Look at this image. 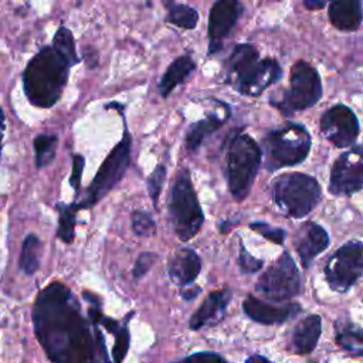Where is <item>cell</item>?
<instances>
[{
  "mask_svg": "<svg viewBox=\"0 0 363 363\" xmlns=\"http://www.w3.org/2000/svg\"><path fill=\"white\" fill-rule=\"evenodd\" d=\"M155 223L147 213L140 210L132 213V230L135 231V234L142 237L152 235L155 233Z\"/></svg>",
  "mask_w": 363,
  "mask_h": 363,
  "instance_id": "29",
  "label": "cell"
},
{
  "mask_svg": "<svg viewBox=\"0 0 363 363\" xmlns=\"http://www.w3.org/2000/svg\"><path fill=\"white\" fill-rule=\"evenodd\" d=\"M164 176H166V167L163 164H157L147 179V191L155 206L157 204V199L164 182Z\"/></svg>",
  "mask_w": 363,
  "mask_h": 363,
  "instance_id": "30",
  "label": "cell"
},
{
  "mask_svg": "<svg viewBox=\"0 0 363 363\" xmlns=\"http://www.w3.org/2000/svg\"><path fill=\"white\" fill-rule=\"evenodd\" d=\"M227 118H228V115L221 116L218 113H213V115H210V116H207L201 121L194 122L186 133V149L189 152H196L201 146L203 140L207 136H210L218 128L223 126V123L225 122Z\"/></svg>",
  "mask_w": 363,
  "mask_h": 363,
  "instance_id": "22",
  "label": "cell"
},
{
  "mask_svg": "<svg viewBox=\"0 0 363 363\" xmlns=\"http://www.w3.org/2000/svg\"><path fill=\"white\" fill-rule=\"evenodd\" d=\"M224 68L227 82L247 96L261 95L282 77L279 62L274 58H261L254 44H237Z\"/></svg>",
  "mask_w": 363,
  "mask_h": 363,
  "instance_id": "3",
  "label": "cell"
},
{
  "mask_svg": "<svg viewBox=\"0 0 363 363\" xmlns=\"http://www.w3.org/2000/svg\"><path fill=\"white\" fill-rule=\"evenodd\" d=\"M336 342L352 356H363V329L350 322L336 323Z\"/></svg>",
  "mask_w": 363,
  "mask_h": 363,
  "instance_id": "23",
  "label": "cell"
},
{
  "mask_svg": "<svg viewBox=\"0 0 363 363\" xmlns=\"http://www.w3.org/2000/svg\"><path fill=\"white\" fill-rule=\"evenodd\" d=\"M245 363H271L267 357L264 356H259V354H254V356H250Z\"/></svg>",
  "mask_w": 363,
  "mask_h": 363,
  "instance_id": "38",
  "label": "cell"
},
{
  "mask_svg": "<svg viewBox=\"0 0 363 363\" xmlns=\"http://www.w3.org/2000/svg\"><path fill=\"white\" fill-rule=\"evenodd\" d=\"M325 275L333 291H347L363 277V242L350 241L336 250L326 264Z\"/></svg>",
  "mask_w": 363,
  "mask_h": 363,
  "instance_id": "11",
  "label": "cell"
},
{
  "mask_svg": "<svg viewBox=\"0 0 363 363\" xmlns=\"http://www.w3.org/2000/svg\"><path fill=\"white\" fill-rule=\"evenodd\" d=\"M242 13L240 0H216L208 14V48L207 54H217L228 37L231 28L238 21Z\"/></svg>",
  "mask_w": 363,
  "mask_h": 363,
  "instance_id": "14",
  "label": "cell"
},
{
  "mask_svg": "<svg viewBox=\"0 0 363 363\" xmlns=\"http://www.w3.org/2000/svg\"><path fill=\"white\" fill-rule=\"evenodd\" d=\"M58 228H57V237L71 244L74 240V227H75V204H64L58 203Z\"/></svg>",
  "mask_w": 363,
  "mask_h": 363,
  "instance_id": "26",
  "label": "cell"
},
{
  "mask_svg": "<svg viewBox=\"0 0 363 363\" xmlns=\"http://www.w3.org/2000/svg\"><path fill=\"white\" fill-rule=\"evenodd\" d=\"M132 139L129 132L125 129L121 142L111 150L99 170L96 172L92 183L85 191L84 199L75 204V208H88L96 204L123 176L130 160Z\"/></svg>",
  "mask_w": 363,
  "mask_h": 363,
  "instance_id": "9",
  "label": "cell"
},
{
  "mask_svg": "<svg viewBox=\"0 0 363 363\" xmlns=\"http://www.w3.org/2000/svg\"><path fill=\"white\" fill-rule=\"evenodd\" d=\"M261 149L245 133L235 135L227 150V182L237 200L247 197L261 163Z\"/></svg>",
  "mask_w": 363,
  "mask_h": 363,
  "instance_id": "7",
  "label": "cell"
},
{
  "mask_svg": "<svg viewBox=\"0 0 363 363\" xmlns=\"http://www.w3.org/2000/svg\"><path fill=\"white\" fill-rule=\"evenodd\" d=\"M57 143L58 138L55 135H38L34 139L37 167H44L54 159Z\"/></svg>",
  "mask_w": 363,
  "mask_h": 363,
  "instance_id": "27",
  "label": "cell"
},
{
  "mask_svg": "<svg viewBox=\"0 0 363 363\" xmlns=\"http://www.w3.org/2000/svg\"><path fill=\"white\" fill-rule=\"evenodd\" d=\"M252 230H255L257 233H259L261 235H264L267 240L275 242V244H282L285 240V231L281 228H275L271 227L267 223H254L250 225Z\"/></svg>",
  "mask_w": 363,
  "mask_h": 363,
  "instance_id": "32",
  "label": "cell"
},
{
  "mask_svg": "<svg viewBox=\"0 0 363 363\" xmlns=\"http://www.w3.org/2000/svg\"><path fill=\"white\" fill-rule=\"evenodd\" d=\"M156 261V255L152 252H143L138 257L135 267H133V277L135 278H142L149 268L153 265V262Z\"/></svg>",
  "mask_w": 363,
  "mask_h": 363,
  "instance_id": "34",
  "label": "cell"
},
{
  "mask_svg": "<svg viewBox=\"0 0 363 363\" xmlns=\"http://www.w3.org/2000/svg\"><path fill=\"white\" fill-rule=\"evenodd\" d=\"M40 254H41V241L34 234H28L23 241L21 255H20V268L27 275H33L38 269Z\"/></svg>",
  "mask_w": 363,
  "mask_h": 363,
  "instance_id": "25",
  "label": "cell"
},
{
  "mask_svg": "<svg viewBox=\"0 0 363 363\" xmlns=\"http://www.w3.org/2000/svg\"><path fill=\"white\" fill-rule=\"evenodd\" d=\"M163 4H166L167 7L166 20L170 24L184 30H193L197 26L199 13L193 7L187 4L174 3L173 0H163Z\"/></svg>",
  "mask_w": 363,
  "mask_h": 363,
  "instance_id": "24",
  "label": "cell"
},
{
  "mask_svg": "<svg viewBox=\"0 0 363 363\" xmlns=\"http://www.w3.org/2000/svg\"><path fill=\"white\" fill-rule=\"evenodd\" d=\"M255 289L269 301L282 302L296 296L301 291L298 268L288 252H284L258 279Z\"/></svg>",
  "mask_w": 363,
  "mask_h": 363,
  "instance_id": "10",
  "label": "cell"
},
{
  "mask_svg": "<svg viewBox=\"0 0 363 363\" xmlns=\"http://www.w3.org/2000/svg\"><path fill=\"white\" fill-rule=\"evenodd\" d=\"M0 152H1V135H0Z\"/></svg>",
  "mask_w": 363,
  "mask_h": 363,
  "instance_id": "41",
  "label": "cell"
},
{
  "mask_svg": "<svg viewBox=\"0 0 363 363\" xmlns=\"http://www.w3.org/2000/svg\"><path fill=\"white\" fill-rule=\"evenodd\" d=\"M238 259H240L241 271L245 272V274H252V272L258 271L262 267V261L250 255L248 251L242 245L240 247V258Z\"/></svg>",
  "mask_w": 363,
  "mask_h": 363,
  "instance_id": "33",
  "label": "cell"
},
{
  "mask_svg": "<svg viewBox=\"0 0 363 363\" xmlns=\"http://www.w3.org/2000/svg\"><path fill=\"white\" fill-rule=\"evenodd\" d=\"M322 81L315 67L299 60L291 68L289 88L284 89L281 96L269 98V104L282 115L291 116L298 111L313 106L322 96Z\"/></svg>",
  "mask_w": 363,
  "mask_h": 363,
  "instance_id": "6",
  "label": "cell"
},
{
  "mask_svg": "<svg viewBox=\"0 0 363 363\" xmlns=\"http://www.w3.org/2000/svg\"><path fill=\"white\" fill-rule=\"evenodd\" d=\"M82 170H84V157L81 155H75L72 159V173L69 177V183L74 187L75 193H78V189L81 184Z\"/></svg>",
  "mask_w": 363,
  "mask_h": 363,
  "instance_id": "36",
  "label": "cell"
},
{
  "mask_svg": "<svg viewBox=\"0 0 363 363\" xmlns=\"http://www.w3.org/2000/svg\"><path fill=\"white\" fill-rule=\"evenodd\" d=\"M71 65L55 47L41 48L23 72V88L28 101L38 108L52 106L67 85Z\"/></svg>",
  "mask_w": 363,
  "mask_h": 363,
  "instance_id": "2",
  "label": "cell"
},
{
  "mask_svg": "<svg viewBox=\"0 0 363 363\" xmlns=\"http://www.w3.org/2000/svg\"><path fill=\"white\" fill-rule=\"evenodd\" d=\"M200 292V288H197V286H193V288H189L187 291H182V296L184 298V299H191V298H194L197 294Z\"/></svg>",
  "mask_w": 363,
  "mask_h": 363,
  "instance_id": "37",
  "label": "cell"
},
{
  "mask_svg": "<svg viewBox=\"0 0 363 363\" xmlns=\"http://www.w3.org/2000/svg\"><path fill=\"white\" fill-rule=\"evenodd\" d=\"M201 261L190 248H182L174 252L169 264V275L177 285H189L200 274Z\"/></svg>",
  "mask_w": 363,
  "mask_h": 363,
  "instance_id": "19",
  "label": "cell"
},
{
  "mask_svg": "<svg viewBox=\"0 0 363 363\" xmlns=\"http://www.w3.org/2000/svg\"><path fill=\"white\" fill-rule=\"evenodd\" d=\"M196 69V62L187 54L177 57L164 71L159 82V92L163 98L169 96L170 92L180 84H183L190 74Z\"/></svg>",
  "mask_w": 363,
  "mask_h": 363,
  "instance_id": "20",
  "label": "cell"
},
{
  "mask_svg": "<svg viewBox=\"0 0 363 363\" xmlns=\"http://www.w3.org/2000/svg\"><path fill=\"white\" fill-rule=\"evenodd\" d=\"M129 347V332L126 326H121L115 333V346L112 349V356L115 363H121L126 356Z\"/></svg>",
  "mask_w": 363,
  "mask_h": 363,
  "instance_id": "31",
  "label": "cell"
},
{
  "mask_svg": "<svg viewBox=\"0 0 363 363\" xmlns=\"http://www.w3.org/2000/svg\"><path fill=\"white\" fill-rule=\"evenodd\" d=\"M33 322L37 339L52 363H99L98 329L94 337L77 299L61 282H52L38 294Z\"/></svg>",
  "mask_w": 363,
  "mask_h": 363,
  "instance_id": "1",
  "label": "cell"
},
{
  "mask_svg": "<svg viewBox=\"0 0 363 363\" xmlns=\"http://www.w3.org/2000/svg\"><path fill=\"white\" fill-rule=\"evenodd\" d=\"M3 122H4V113H3V109L0 108V130L3 128ZM0 135H1V132H0Z\"/></svg>",
  "mask_w": 363,
  "mask_h": 363,
  "instance_id": "40",
  "label": "cell"
},
{
  "mask_svg": "<svg viewBox=\"0 0 363 363\" xmlns=\"http://www.w3.org/2000/svg\"><path fill=\"white\" fill-rule=\"evenodd\" d=\"M328 233L320 225L312 221L305 223L295 237V248L305 268L309 267L312 259L318 254H320L328 247Z\"/></svg>",
  "mask_w": 363,
  "mask_h": 363,
  "instance_id": "16",
  "label": "cell"
},
{
  "mask_svg": "<svg viewBox=\"0 0 363 363\" xmlns=\"http://www.w3.org/2000/svg\"><path fill=\"white\" fill-rule=\"evenodd\" d=\"M320 336V318L311 315L301 320L292 335V346L296 353L306 354L312 352Z\"/></svg>",
  "mask_w": 363,
  "mask_h": 363,
  "instance_id": "21",
  "label": "cell"
},
{
  "mask_svg": "<svg viewBox=\"0 0 363 363\" xmlns=\"http://www.w3.org/2000/svg\"><path fill=\"white\" fill-rule=\"evenodd\" d=\"M242 309L245 315L252 320L265 323V325H274V323H282L294 318L301 311V306L296 303H289L285 306H274V305L264 303L254 296H248L242 303Z\"/></svg>",
  "mask_w": 363,
  "mask_h": 363,
  "instance_id": "17",
  "label": "cell"
},
{
  "mask_svg": "<svg viewBox=\"0 0 363 363\" xmlns=\"http://www.w3.org/2000/svg\"><path fill=\"white\" fill-rule=\"evenodd\" d=\"M52 47H55L72 65L79 62V57L75 50V41L72 33L67 27H60L54 35Z\"/></svg>",
  "mask_w": 363,
  "mask_h": 363,
  "instance_id": "28",
  "label": "cell"
},
{
  "mask_svg": "<svg viewBox=\"0 0 363 363\" xmlns=\"http://www.w3.org/2000/svg\"><path fill=\"white\" fill-rule=\"evenodd\" d=\"M363 189V146H354L342 153L330 172L329 191L349 196Z\"/></svg>",
  "mask_w": 363,
  "mask_h": 363,
  "instance_id": "12",
  "label": "cell"
},
{
  "mask_svg": "<svg viewBox=\"0 0 363 363\" xmlns=\"http://www.w3.org/2000/svg\"><path fill=\"white\" fill-rule=\"evenodd\" d=\"M262 145L265 166L269 170H277L303 162L311 149V136L302 125L288 122L267 133Z\"/></svg>",
  "mask_w": 363,
  "mask_h": 363,
  "instance_id": "5",
  "label": "cell"
},
{
  "mask_svg": "<svg viewBox=\"0 0 363 363\" xmlns=\"http://www.w3.org/2000/svg\"><path fill=\"white\" fill-rule=\"evenodd\" d=\"M169 216L172 227L182 241L193 238L201 228L204 217L187 169H182L173 180L169 196Z\"/></svg>",
  "mask_w": 363,
  "mask_h": 363,
  "instance_id": "4",
  "label": "cell"
},
{
  "mask_svg": "<svg viewBox=\"0 0 363 363\" xmlns=\"http://www.w3.org/2000/svg\"><path fill=\"white\" fill-rule=\"evenodd\" d=\"M328 4L332 26L340 31H354L363 20L362 0H303L308 10H320Z\"/></svg>",
  "mask_w": 363,
  "mask_h": 363,
  "instance_id": "15",
  "label": "cell"
},
{
  "mask_svg": "<svg viewBox=\"0 0 363 363\" xmlns=\"http://www.w3.org/2000/svg\"><path fill=\"white\" fill-rule=\"evenodd\" d=\"M99 346H101V354H102V357H104V362L105 363H115V362H111L109 359H108V356H106V350H105V340H104V337L99 335Z\"/></svg>",
  "mask_w": 363,
  "mask_h": 363,
  "instance_id": "39",
  "label": "cell"
},
{
  "mask_svg": "<svg viewBox=\"0 0 363 363\" xmlns=\"http://www.w3.org/2000/svg\"><path fill=\"white\" fill-rule=\"evenodd\" d=\"M320 132L336 147H347L359 136V121L349 106L337 104L322 115Z\"/></svg>",
  "mask_w": 363,
  "mask_h": 363,
  "instance_id": "13",
  "label": "cell"
},
{
  "mask_svg": "<svg viewBox=\"0 0 363 363\" xmlns=\"http://www.w3.org/2000/svg\"><path fill=\"white\" fill-rule=\"evenodd\" d=\"M177 363H227V362L220 354L203 352V353H196L189 357H184Z\"/></svg>",
  "mask_w": 363,
  "mask_h": 363,
  "instance_id": "35",
  "label": "cell"
},
{
  "mask_svg": "<svg viewBox=\"0 0 363 363\" xmlns=\"http://www.w3.org/2000/svg\"><path fill=\"white\" fill-rule=\"evenodd\" d=\"M230 298H231V291L228 289L216 291L210 294L206 298V301L201 303V306L191 316L190 328L200 329L206 325L217 323L223 318Z\"/></svg>",
  "mask_w": 363,
  "mask_h": 363,
  "instance_id": "18",
  "label": "cell"
},
{
  "mask_svg": "<svg viewBox=\"0 0 363 363\" xmlns=\"http://www.w3.org/2000/svg\"><path fill=\"white\" fill-rule=\"evenodd\" d=\"M275 204L286 216L294 218L305 217L320 200L318 182L303 173H286L272 184Z\"/></svg>",
  "mask_w": 363,
  "mask_h": 363,
  "instance_id": "8",
  "label": "cell"
}]
</instances>
